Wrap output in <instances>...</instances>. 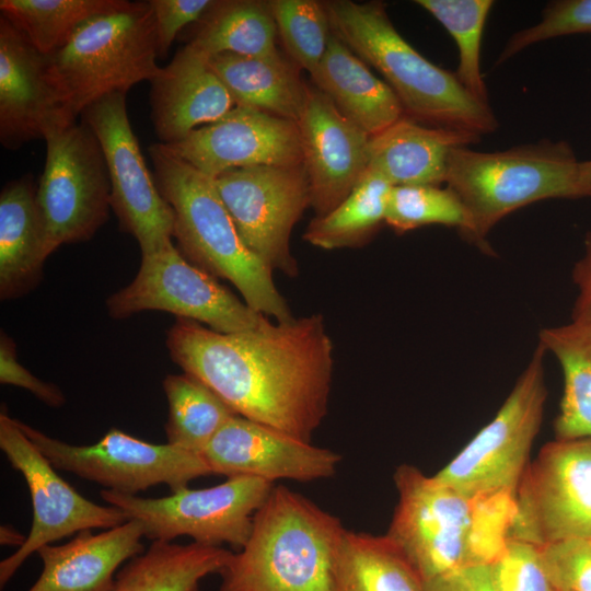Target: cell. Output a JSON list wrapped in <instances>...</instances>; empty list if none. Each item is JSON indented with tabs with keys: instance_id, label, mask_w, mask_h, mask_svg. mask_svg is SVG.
<instances>
[{
	"instance_id": "cell-31",
	"label": "cell",
	"mask_w": 591,
	"mask_h": 591,
	"mask_svg": "<svg viewBox=\"0 0 591 591\" xmlns=\"http://www.w3.org/2000/svg\"><path fill=\"white\" fill-rule=\"evenodd\" d=\"M392 187L384 176L368 167L347 198L310 222L303 239L323 250L362 245L385 222Z\"/></svg>"
},
{
	"instance_id": "cell-35",
	"label": "cell",
	"mask_w": 591,
	"mask_h": 591,
	"mask_svg": "<svg viewBox=\"0 0 591 591\" xmlns=\"http://www.w3.org/2000/svg\"><path fill=\"white\" fill-rule=\"evenodd\" d=\"M269 4L289 59L311 74L322 60L331 35L325 2L271 0Z\"/></svg>"
},
{
	"instance_id": "cell-32",
	"label": "cell",
	"mask_w": 591,
	"mask_h": 591,
	"mask_svg": "<svg viewBox=\"0 0 591 591\" xmlns=\"http://www.w3.org/2000/svg\"><path fill=\"white\" fill-rule=\"evenodd\" d=\"M169 415L167 443L201 455L222 426L237 414L197 379L169 374L162 382Z\"/></svg>"
},
{
	"instance_id": "cell-15",
	"label": "cell",
	"mask_w": 591,
	"mask_h": 591,
	"mask_svg": "<svg viewBox=\"0 0 591 591\" xmlns=\"http://www.w3.org/2000/svg\"><path fill=\"white\" fill-rule=\"evenodd\" d=\"M213 182L245 246L271 270L296 277L290 235L311 206L303 164L236 169Z\"/></svg>"
},
{
	"instance_id": "cell-37",
	"label": "cell",
	"mask_w": 591,
	"mask_h": 591,
	"mask_svg": "<svg viewBox=\"0 0 591 591\" xmlns=\"http://www.w3.org/2000/svg\"><path fill=\"white\" fill-rule=\"evenodd\" d=\"M591 33V0L551 1L541 20L513 33L502 48L497 63L506 62L531 45L573 34Z\"/></svg>"
},
{
	"instance_id": "cell-4",
	"label": "cell",
	"mask_w": 591,
	"mask_h": 591,
	"mask_svg": "<svg viewBox=\"0 0 591 591\" xmlns=\"http://www.w3.org/2000/svg\"><path fill=\"white\" fill-rule=\"evenodd\" d=\"M154 181L174 211L173 237L192 264L229 280L254 311L277 322L293 318L271 269L243 243L213 178L182 160L164 143L149 147Z\"/></svg>"
},
{
	"instance_id": "cell-44",
	"label": "cell",
	"mask_w": 591,
	"mask_h": 591,
	"mask_svg": "<svg viewBox=\"0 0 591 591\" xmlns=\"http://www.w3.org/2000/svg\"><path fill=\"white\" fill-rule=\"evenodd\" d=\"M578 187L580 198L591 197V160L579 163Z\"/></svg>"
},
{
	"instance_id": "cell-23",
	"label": "cell",
	"mask_w": 591,
	"mask_h": 591,
	"mask_svg": "<svg viewBox=\"0 0 591 591\" xmlns=\"http://www.w3.org/2000/svg\"><path fill=\"white\" fill-rule=\"evenodd\" d=\"M480 136L427 126L407 116L370 137L368 167L392 186L436 185L445 182L451 151L479 142Z\"/></svg>"
},
{
	"instance_id": "cell-25",
	"label": "cell",
	"mask_w": 591,
	"mask_h": 591,
	"mask_svg": "<svg viewBox=\"0 0 591 591\" xmlns=\"http://www.w3.org/2000/svg\"><path fill=\"white\" fill-rule=\"evenodd\" d=\"M32 177L8 183L0 194V297L13 299L35 287L51 254Z\"/></svg>"
},
{
	"instance_id": "cell-46",
	"label": "cell",
	"mask_w": 591,
	"mask_h": 591,
	"mask_svg": "<svg viewBox=\"0 0 591 591\" xmlns=\"http://www.w3.org/2000/svg\"><path fill=\"white\" fill-rule=\"evenodd\" d=\"M590 540H591V537H590Z\"/></svg>"
},
{
	"instance_id": "cell-34",
	"label": "cell",
	"mask_w": 591,
	"mask_h": 591,
	"mask_svg": "<svg viewBox=\"0 0 591 591\" xmlns=\"http://www.w3.org/2000/svg\"><path fill=\"white\" fill-rule=\"evenodd\" d=\"M452 36L459 51L455 74L477 100L489 104L480 56L483 34L494 5L491 0H417Z\"/></svg>"
},
{
	"instance_id": "cell-3",
	"label": "cell",
	"mask_w": 591,
	"mask_h": 591,
	"mask_svg": "<svg viewBox=\"0 0 591 591\" xmlns=\"http://www.w3.org/2000/svg\"><path fill=\"white\" fill-rule=\"evenodd\" d=\"M345 533L336 515L274 486L254 514L248 540L221 571L219 591H334Z\"/></svg>"
},
{
	"instance_id": "cell-42",
	"label": "cell",
	"mask_w": 591,
	"mask_h": 591,
	"mask_svg": "<svg viewBox=\"0 0 591 591\" xmlns=\"http://www.w3.org/2000/svg\"><path fill=\"white\" fill-rule=\"evenodd\" d=\"M424 591H498L490 565L471 563L424 582Z\"/></svg>"
},
{
	"instance_id": "cell-39",
	"label": "cell",
	"mask_w": 591,
	"mask_h": 591,
	"mask_svg": "<svg viewBox=\"0 0 591 591\" xmlns=\"http://www.w3.org/2000/svg\"><path fill=\"white\" fill-rule=\"evenodd\" d=\"M557 591H591V540L575 538L540 547Z\"/></svg>"
},
{
	"instance_id": "cell-36",
	"label": "cell",
	"mask_w": 591,
	"mask_h": 591,
	"mask_svg": "<svg viewBox=\"0 0 591 591\" xmlns=\"http://www.w3.org/2000/svg\"><path fill=\"white\" fill-rule=\"evenodd\" d=\"M385 223L397 233L430 224L455 227L463 233L468 220L464 206L449 187L397 185L389 195Z\"/></svg>"
},
{
	"instance_id": "cell-8",
	"label": "cell",
	"mask_w": 591,
	"mask_h": 591,
	"mask_svg": "<svg viewBox=\"0 0 591 591\" xmlns=\"http://www.w3.org/2000/svg\"><path fill=\"white\" fill-rule=\"evenodd\" d=\"M274 483L254 476H232L216 486L172 491L159 498H143L102 489L101 498L120 509L127 520L143 526L144 537L172 542L189 536L208 545H231L240 551L250 537L256 511Z\"/></svg>"
},
{
	"instance_id": "cell-20",
	"label": "cell",
	"mask_w": 591,
	"mask_h": 591,
	"mask_svg": "<svg viewBox=\"0 0 591 591\" xmlns=\"http://www.w3.org/2000/svg\"><path fill=\"white\" fill-rule=\"evenodd\" d=\"M70 120L48 77L46 59L0 15V141L10 150Z\"/></svg>"
},
{
	"instance_id": "cell-29",
	"label": "cell",
	"mask_w": 591,
	"mask_h": 591,
	"mask_svg": "<svg viewBox=\"0 0 591 591\" xmlns=\"http://www.w3.org/2000/svg\"><path fill=\"white\" fill-rule=\"evenodd\" d=\"M187 44L208 58L220 54L273 57L277 28L269 1H215Z\"/></svg>"
},
{
	"instance_id": "cell-40",
	"label": "cell",
	"mask_w": 591,
	"mask_h": 591,
	"mask_svg": "<svg viewBox=\"0 0 591 591\" xmlns=\"http://www.w3.org/2000/svg\"><path fill=\"white\" fill-rule=\"evenodd\" d=\"M157 28L158 56L164 58L176 35L198 22L212 7V0H149Z\"/></svg>"
},
{
	"instance_id": "cell-1",
	"label": "cell",
	"mask_w": 591,
	"mask_h": 591,
	"mask_svg": "<svg viewBox=\"0 0 591 591\" xmlns=\"http://www.w3.org/2000/svg\"><path fill=\"white\" fill-rule=\"evenodd\" d=\"M166 347L239 416L311 442L327 413L333 343L321 314L239 333L177 317Z\"/></svg>"
},
{
	"instance_id": "cell-12",
	"label": "cell",
	"mask_w": 591,
	"mask_h": 591,
	"mask_svg": "<svg viewBox=\"0 0 591 591\" xmlns=\"http://www.w3.org/2000/svg\"><path fill=\"white\" fill-rule=\"evenodd\" d=\"M106 306L117 320L141 311H164L220 333L246 332L269 323L212 275L188 262L173 242L142 255L134 280L112 294Z\"/></svg>"
},
{
	"instance_id": "cell-22",
	"label": "cell",
	"mask_w": 591,
	"mask_h": 591,
	"mask_svg": "<svg viewBox=\"0 0 591 591\" xmlns=\"http://www.w3.org/2000/svg\"><path fill=\"white\" fill-rule=\"evenodd\" d=\"M143 526L137 520L101 533L84 530L68 543L47 544L37 554L43 570L27 591H114L116 571L143 552Z\"/></svg>"
},
{
	"instance_id": "cell-41",
	"label": "cell",
	"mask_w": 591,
	"mask_h": 591,
	"mask_svg": "<svg viewBox=\"0 0 591 591\" xmlns=\"http://www.w3.org/2000/svg\"><path fill=\"white\" fill-rule=\"evenodd\" d=\"M0 382L25 389L51 407L66 402L58 386L39 380L18 361L14 341L4 332L0 336Z\"/></svg>"
},
{
	"instance_id": "cell-45",
	"label": "cell",
	"mask_w": 591,
	"mask_h": 591,
	"mask_svg": "<svg viewBox=\"0 0 591 591\" xmlns=\"http://www.w3.org/2000/svg\"><path fill=\"white\" fill-rule=\"evenodd\" d=\"M27 536L22 535L13 526L2 524L0 526V543L1 545L18 546L20 548L26 541Z\"/></svg>"
},
{
	"instance_id": "cell-19",
	"label": "cell",
	"mask_w": 591,
	"mask_h": 591,
	"mask_svg": "<svg viewBox=\"0 0 591 591\" xmlns=\"http://www.w3.org/2000/svg\"><path fill=\"white\" fill-rule=\"evenodd\" d=\"M302 164L316 217L336 208L368 169L370 136L343 116L318 89L309 86L298 120Z\"/></svg>"
},
{
	"instance_id": "cell-9",
	"label": "cell",
	"mask_w": 591,
	"mask_h": 591,
	"mask_svg": "<svg viewBox=\"0 0 591 591\" xmlns=\"http://www.w3.org/2000/svg\"><path fill=\"white\" fill-rule=\"evenodd\" d=\"M46 160L36 202L51 253L62 244L90 240L111 207V181L102 147L82 121L44 135Z\"/></svg>"
},
{
	"instance_id": "cell-5",
	"label": "cell",
	"mask_w": 591,
	"mask_h": 591,
	"mask_svg": "<svg viewBox=\"0 0 591 591\" xmlns=\"http://www.w3.org/2000/svg\"><path fill=\"white\" fill-rule=\"evenodd\" d=\"M579 163L567 142L548 139L495 152L453 149L444 183L467 213L462 235L488 247L486 236L511 212L544 199L580 198Z\"/></svg>"
},
{
	"instance_id": "cell-17",
	"label": "cell",
	"mask_w": 591,
	"mask_h": 591,
	"mask_svg": "<svg viewBox=\"0 0 591 591\" xmlns=\"http://www.w3.org/2000/svg\"><path fill=\"white\" fill-rule=\"evenodd\" d=\"M165 146L212 178L236 169L302 164L296 121L243 106Z\"/></svg>"
},
{
	"instance_id": "cell-43",
	"label": "cell",
	"mask_w": 591,
	"mask_h": 591,
	"mask_svg": "<svg viewBox=\"0 0 591 591\" xmlns=\"http://www.w3.org/2000/svg\"><path fill=\"white\" fill-rule=\"evenodd\" d=\"M572 280L578 292L571 320L591 321V231L586 234L583 254L573 267Z\"/></svg>"
},
{
	"instance_id": "cell-7",
	"label": "cell",
	"mask_w": 591,
	"mask_h": 591,
	"mask_svg": "<svg viewBox=\"0 0 591 591\" xmlns=\"http://www.w3.org/2000/svg\"><path fill=\"white\" fill-rule=\"evenodd\" d=\"M545 348L530 362L495 417L434 476L468 499L515 496L546 401Z\"/></svg>"
},
{
	"instance_id": "cell-27",
	"label": "cell",
	"mask_w": 591,
	"mask_h": 591,
	"mask_svg": "<svg viewBox=\"0 0 591 591\" xmlns=\"http://www.w3.org/2000/svg\"><path fill=\"white\" fill-rule=\"evenodd\" d=\"M233 552L196 542L152 541L116 573L114 591H199L209 575H220Z\"/></svg>"
},
{
	"instance_id": "cell-14",
	"label": "cell",
	"mask_w": 591,
	"mask_h": 591,
	"mask_svg": "<svg viewBox=\"0 0 591 591\" xmlns=\"http://www.w3.org/2000/svg\"><path fill=\"white\" fill-rule=\"evenodd\" d=\"M81 115L102 147L111 181V208L121 229L137 240L141 255L162 250L172 243L174 211L147 167L128 118L126 94L105 95Z\"/></svg>"
},
{
	"instance_id": "cell-6",
	"label": "cell",
	"mask_w": 591,
	"mask_h": 591,
	"mask_svg": "<svg viewBox=\"0 0 591 591\" xmlns=\"http://www.w3.org/2000/svg\"><path fill=\"white\" fill-rule=\"evenodd\" d=\"M155 20L149 1H126L83 22L57 51L45 56L48 77L67 117L76 121L101 97L152 81Z\"/></svg>"
},
{
	"instance_id": "cell-10",
	"label": "cell",
	"mask_w": 591,
	"mask_h": 591,
	"mask_svg": "<svg viewBox=\"0 0 591 591\" xmlns=\"http://www.w3.org/2000/svg\"><path fill=\"white\" fill-rule=\"evenodd\" d=\"M508 537L537 547L591 537V437L547 443L528 465Z\"/></svg>"
},
{
	"instance_id": "cell-28",
	"label": "cell",
	"mask_w": 591,
	"mask_h": 591,
	"mask_svg": "<svg viewBox=\"0 0 591 591\" xmlns=\"http://www.w3.org/2000/svg\"><path fill=\"white\" fill-rule=\"evenodd\" d=\"M538 344L555 356L564 374L557 439L591 437V321L544 328Z\"/></svg>"
},
{
	"instance_id": "cell-26",
	"label": "cell",
	"mask_w": 591,
	"mask_h": 591,
	"mask_svg": "<svg viewBox=\"0 0 591 591\" xmlns=\"http://www.w3.org/2000/svg\"><path fill=\"white\" fill-rule=\"evenodd\" d=\"M209 65L225 85L236 106L257 109L298 123L305 107L309 85L300 68L280 54L247 57L220 54Z\"/></svg>"
},
{
	"instance_id": "cell-33",
	"label": "cell",
	"mask_w": 591,
	"mask_h": 591,
	"mask_svg": "<svg viewBox=\"0 0 591 591\" xmlns=\"http://www.w3.org/2000/svg\"><path fill=\"white\" fill-rule=\"evenodd\" d=\"M124 0H1V16L44 56L60 49L86 20Z\"/></svg>"
},
{
	"instance_id": "cell-2",
	"label": "cell",
	"mask_w": 591,
	"mask_h": 591,
	"mask_svg": "<svg viewBox=\"0 0 591 591\" xmlns=\"http://www.w3.org/2000/svg\"><path fill=\"white\" fill-rule=\"evenodd\" d=\"M325 7L331 32L384 78L405 116L480 137L497 130L490 105L473 96L455 72L417 51L395 28L383 2L334 0Z\"/></svg>"
},
{
	"instance_id": "cell-24",
	"label": "cell",
	"mask_w": 591,
	"mask_h": 591,
	"mask_svg": "<svg viewBox=\"0 0 591 591\" xmlns=\"http://www.w3.org/2000/svg\"><path fill=\"white\" fill-rule=\"evenodd\" d=\"M310 76L338 112L370 137L404 116L387 83L332 32L324 56Z\"/></svg>"
},
{
	"instance_id": "cell-30",
	"label": "cell",
	"mask_w": 591,
	"mask_h": 591,
	"mask_svg": "<svg viewBox=\"0 0 591 591\" xmlns=\"http://www.w3.org/2000/svg\"><path fill=\"white\" fill-rule=\"evenodd\" d=\"M334 591H424V584L386 534L346 530L335 564Z\"/></svg>"
},
{
	"instance_id": "cell-11",
	"label": "cell",
	"mask_w": 591,
	"mask_h": 591,
	"mask_svg": "<svg viewBox=\"0 0 591 591\" xmlns=\"http://www.w3.org/2000/svg\"><path fill=\"white\" fill-rule=\"evenodd\" d=\"M394 482L398 502L386 535L422 583L470 564L474 500L409 464Z\"/></svg>"
},
{
	"instance_id": "cell-16",
	"label": "cell",
	"mask_w": 591,
	"mask_h": 591,
	"mask_svg": "<svg viewBox=\"0 0 591 591\" xmlns=\"http://www.w3.org/2000/svg\"><path fill=\"white\" fill-rule=\"evenodd\" d=\"M0 448L11 466L25 479L33 508L32 526L25 543L0 563L1 588L42 546L84 530H107L127 521L120 509L86 499L60 477L57 468L3 407L0 413Z\"/></svg>"
},
{
	"instance_id": "cell-18",
	"label": "cell",
	"mask_w": 591,
	"mask_h": 591,
	"mask_svg": "<svg viewBox=\"0 0 591 591\" xmlns=\"http://www.w3.org/2000/svg\"><path fill=\"white\" fill-rule=\"evenodd\" d=\"M201 457L211 474L312 482L336 473L340 455L279 430L234 416L216 433Z\"/></svg>"
},
{
	"instance_id": "cell-21",
	"label": "cell",
	"mask_w": 591,
	"mask_h": 591,
	"mask_svg": "<svg viewBox=\"0 0 591 591\" xmlns=\"http://www.w3.org/2000/svg\"><path fill=\"white\" fill-rule=\"evenodd\" d=\"M151 85L152 121L164 144L183 140L236 106L209 58L189 44L161 68Z\"/></svg>"
},
{
	"instance_id": "cell-38",
	"label": "cell",
	"mask_w": 591,
	"mask_h": 591,
	"mask_svg": "<svg viewBox=\"0 0 591 591\" xmlns=\"http://www.w3.org/2000/svg\"><path fill=\"white\" fill-rule=\"evenodd\" d=\"M490 569L498 591H557L540 547L528 542L508 537Z\"/></svg>"
},
{
	"instance_id": "cell-13",
	"label": "cell",
	"mask_w": 591,
	"mask_h": 591,
	"mask_svg": "<svg viewBox=\"0 0 591 591\" xmlns=\"http://www.w3.org/2000/svg\"><path fill=\"white\" fill-rule=\"evenodd\" d=\"M16 422L57 470L113 491L137 495L160 484L176 491L197 477L211 475L199 454L169 443H150L116 428L96 443L77 445L49 437L21 420Z\"/></svg>"
}]
</instances>
